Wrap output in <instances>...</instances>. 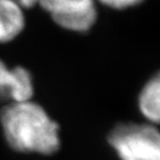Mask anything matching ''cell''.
I'll use <instances>...</instances> for the list:
<instances>
[{"mask_svg": "<svg viewBox=\"0 0 160 160\" xmlns=\"http://www.w3.org/2000/svg\"><path fill=\"white\" fill-rule=\"evenodd\" d=\"M0 125L5 142L17 152L50 156L60 148L58 124L32 100L5 104Z\"/></svg>", "mask_w": 160, "mask_h": 160, "instance_id": "cell-1", "label": "cell"}, {"mask_svg": "<svg viewBox=\"0 0 160 160\" xmlns=\"http://www.w3.org/2000/svg\"><path fill=\"white\" fill-rule=\"evenodd\" d=\"M120 160H160V135L150 123H120L107 136Z\"/></svg>", "mask_w": 160, "mask_h": 160, "instance_id": "cell-2", "label": "cell"}, {"mask_svg": "<svg viewBox=\"0 0 160 160\" xmlns=\"http://www.w3.org/2000/svg\"><path fill=\"white\" fill-rule=\"evenodd\" d=\"M38 4L57 26L71 32H88L98 19L96 0H39Z\"/></svg>", "mask_w": 160, "mask_h": 160, "instance_id": "cell-3", "label": "cell"}, {"mask_svg": "<svg viewBox=\"0 0 160 160\" xmlns=\"http://www.w3.org/2000/svg\"><path fill=\"white\" fill-rule=\"evenodd\" d=\"M34 82L30 71L22 66L8 67L0 58V103L32 100Z\"/></svg>", "mask_w": 160, "mask_h": 160, "instance_id": "cell-4", "label": "cell"}, {"mask_svg": "<svg viewBox=\"0 0 160 160\" xmlns=\"http://www.w3.org/2000/svg\"><path fill=\"white\" fill-rule=\"evenodd\" d=\"M25 25L24 8L9 0H0V44H8L17 39Z\"/></svg>", "mask_w": 160, "mask_h": 160, "instance_id": "cell-5", "label": "cell"}, {"mask_svg": "<svg viewBox=\"0 0 160 160\" xmlns=\"http://www.w3.org/2000/svg\"><path fill=\"white\" fill-rule=\"evenodd\" d=\"M137 106L147 123L157 125L160 118V76L153 75L140 89Z\"/></svg>", "mask_w": 160, "mask_h": 160, "instance_id": "cell-6", "label": "cell"}, {"mask_svg": "<svg viewBox=\"0 0 160 160\" xmlns=\"http://www.w3.org/2000/svg\"><path fill=\"white\" fill-rule=\"evenodd\" d=\"M96 1H99L106 8L123 11V9L135 8L145 2V0H96Z\"/></svg>", "mask_w": 160, "mask_h": 160, "instance_id": "cell-7", "label": "cell"}, {"mask_svg": "<svg viewBox=\"0 0 160 160\" xmlns=\"http://www.w3.org/2000/svg\"><path fill=\"white\" fill-rule=\"evenodd\" d=\"M9 1L20 5L21 8H23L24 9L32 8V6H34L36 4L39 3V0H9Z\"/></svg>", "mask_w": 160, "mask_h": 160, "instance_id": "cell-8", "label": "cell"}]
</instances>
